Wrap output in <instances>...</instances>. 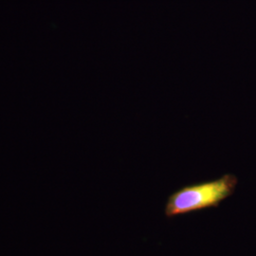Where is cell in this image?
Masks as SVG:
<instances>
[{"label": "cell", "instance_id": "1", "mask_svg": "<svg viewBox=\"0 0 256 256\" xmlns=\"http://www.w3.org/2000/svg\"><path fill=\"white\" fill-rule=\"evenodd\" d=\"M238 183V178L234 174H226L214 180L184 186L169 196L165 206V216L172 218L218 207L234 192Z\"/></svg>", "mask_w": 256, "mask_h": 256}]
</instances>
